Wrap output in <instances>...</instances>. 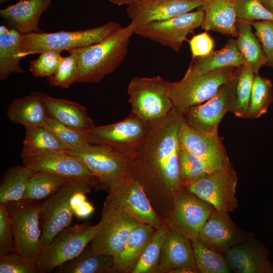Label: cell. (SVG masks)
Listing matches in <instances>:
<instances>
[{
    "mask_svg": "<svg viewBox=\"0 0 273 273\" xmlns=\"http://www.w3.org/2000/svg\"><path fill=\"white\" fill-rule=\"evenodd\" d=\"M68 180L49 172L34 171L28 181L23 200L30 201L46 200Z\"/></svg>",
    "mask_w": 273,
    "mask_h": 273,
    "instance_id": "cell-34",
    "label": "cell"
},
{
    "mask_svg": "<svg viewBox=\"0 0 273 273\" xmlns=\"http://www.w3.org/2000/svg\"><path fill=\"white\" fill-rule=\"evenodd\" d=\"M255 74L246 65L238 68L236 74V103L231 112L236 117L247 118Z\"/></svg>",
    "mask_w": 273,
    "mask_h": 273,
    "instance_id": "cell-39",
    "label": "cell"
},
{
    "mask_svg": "<svg viewBox=\"0 0 273 273\" xmlns=\"http://www.w3.org/2000/svg\"><path fill=\"white\" fill-rule=\"evenodd\" d=\"M240 229L229 212L214 209L200 230L197 239L206 247L223 255L235 245L254 238Z\"/></svg>",
    "mask_w": 273,
    "mask_h": 273,
    "instance_id": "cell-17",
    "label": "cell"
},
{
    "mask_svg": "<svg viewBox=\"0 0 273 273\" xmlns=\"http://www.w3.org/2000/svg\"><path fill=\"white\" fill-rule=\"evenodd\" d=\"M189 44L193 59L207 56L214 47V40L206 32L193 36Z\"/></svg>",
    "mask_w": 273,
    "mask_h": 273,
    "instance_id": "cell-47",
    "label": "cell"
},
{
    "mask_svg": "<svg viewBox=\"0 0 273 273\" xmlns=\"http://www.w3.org/2000/svg\"><path fill=\"white\" fill-rule=\"evenodd\" d=\"M236 273H273V263L266 247L255 237L230 248L224 255Z\"/></svg>",
    "mask_w": 273,
    "mask_h": 273,
    "instance_id": "cell-21",
    "label": "cell"
},
{
    "mask_svg": "<svg viewBox=\"0 0 273 273\" xmlns=\"http://www.w3.org/2000/svg\"><path fill=\"white\" fill-rule=\"evenodd\" d=\"M157 273H198L191 241L169 225Z\"/></svg>",
    "mask_w": 273,
    "mask_h": 273,
    "instance_id": "cell-20",
    "label": "cell"
},
{
    "mask_svg": "<svg viewBox=\"0 0 273 273\" xmlns=\"http://www.w3.org/2000/svg\"><path fill=\"white\" fill-rule=\"evenodd\" d=\"M135 29L131 22L98 43L69 51L77 61V82L97 83L114 72L125 59Z\"/></svg>",
    "mask_w": 273,
    "mask_h": 273,
    "instance_id": "cell-2",
    "label": "cell"
},
{
    "mask_svg": "<svg viewBox=\"0 0 273 273\" xmlns=\"http://www.w3.org/2000/svg\"><path fill=\"white\" fill-rule=\"evenodd\" d=\"M113 265L112 255L100 254L90 245L75 258L54 270L57 273H110Z\"/></svg>",
    "mask_w": 273,
    "mask_h": 273,
    "instance_id": "cell-30",
    "label": "cell"
},
{
    "mask_svg": "<svg viewBox=\"0 0 273 273\" xmlns=\"http://www.w3.org/2000/svg\"><path fill=\"white\" fill-rule=\"evenodd\" d=\"M139 222L117 208L104 205L89 245L97 253L113 256L122 249Z\"/></svg>",
    "mask_w": 273,
    "mask_h": 273,
    "instance_id": "cell-12",
    "label": "cell"
},
{
    "mask_svg": "<svg viewBox=\"0 0 273 273\" xmlns=\"http://www.w3.org/2000/svg\"><path fill=\"white\" fill-rule=\"evenodd\" d=\"M214 208L185 187L174 199L165 221L191 241L198 234Z\"/></svg>",
    "mask_w": 273,
    "mask_h": 273,
    "instance_id": "cell-15",
    "label": "cell"
},
{
    "mask_svg": "<svg viewBox=\"0 0 273 273\" xmlns=\"http://www.w3.org/2000/svg\"><path fill=\"white\" fill-rule=\"evenodd\" d=\"M97 228V224L84 222L63 230L37 256L35 263L39 272H52L77 256L90 243Z\"/></svg>",
    "mask_w": 273,
    "mask_h": 273,
    "instance_id": "cell-7",
    "label": "cell"
},
{
    "mask_svg": "<svg viewBox=\"0 0 273 273\" xmlns=\"http://www.w3.org/2000/svg\"><path fill=\"white\" fill-rule=\"evenodd\" d=\"M43 126L50 130L56 136L66 150H74L89 143L83 132L49 116L46 118Z\"/></svg>",
    "mask_w": 273,
    "mask_h": 273,
    "instance_id": "cell-40",
    "label": "cell"
},
{
    "mask_svg": "<svg viewBox=\"0 0 273 273\" xmlns=\"http://www.w3.org/2000/svg\"><path fill=\"white\" fill-rule=\"evenodd\" d=\"M9 120L25 128L43 126L48 115L42 98V93L30 94L14 100L7 112Z\"/></svg>",
    "mask_w": 273,
    "mask_h": 273,
    "instance_id": "cell-27",
    "label": "cell"
},
{
    "mask_svg": "<svg viewBox=\"0 0 273 273\" xmlns=\"http://www.w3.org/2000/svg\"><path fill=\"white\" fill-rule=\"evenodd\" d=\"M204 18V11L198 8L195 11L136 27L135 34L178 52L187 35L201 26Z\"/></svg>",
    "mask_w": 273,
    "mask_h": 273,
    "instance_id": "cell-14",
    "label": "cell"
},
{
    "mask_svg": "<svg viewBox=\"0 0 273 273\" xmlns=\"http://www.w3.org/2000/svg\"><path fill=\"white\" fill-rule=\"evenodd\" d=\"M237 76L219 88L217 93L205 102L190 107L181 114L184 122L191 127L203 132H218L222 118L232 112L236 103Z\"/></svg>",
    "mask_w": 273,
    "mask_h": 273,
    "instance_id": "cell-13",
    "label": "cell"
},
{
    "mask_svg": "<svg viewBox=\"0 0 273 273\" xmlns=\"http://www.w3.org/2000/svg\"><path fill=\"white\" fill-rule=\"evenodd\" d=\"M108 1L117 6H122L123 5H127L132 0H108Z\"/></svg>",
    "mask_w": 273,
    "mask_h": 273,
    "instance_id": "cell-50",
    "label": "cell"
},
{
    "mask_svg": "<svg viewBox=\"0 0 273 273\" xmlns=\"http://www.w3.org/2000/svg\"><path fill=\"white\" fill-rule=\"evenodd\" d=\"M169 82L159 76L131 79L127 89L130 113L150 123L167 117L174 108L168 93Z\"/></svg>",
    "mask_w": 273,
    "mask_h": 273,
    "instance_id": "cell-6",
    "label": "cell"
},
{
    "mask_svg": "<svg viewBox=\"0 0 273 273\" xmlns=\"http://www.w3.org/2000/svg\"><path fill=\"white\" fill-rule=\"evenodd\" d=\"M261 4L273 13V0H259Z\"/></svg>",
    "mask_w": 273,
    "mask_h": 273,
    "instance_id": "cell-49",
    "label": "cell"
},
{
    "mask_svg": "<svg viewBox=\"0 0 273 273\" xmlns=\"http://www.w3.org/2000/svg\"><path fill=\"white\" fill-rule=\"evenodd\" d=\"M42 98L49 117L81 132L95 126L86 109L80 104L44 93Z\"/></svg>",
    "mask_w": 273,
    "mask_h": 273,
    "instance_id": "cell-25",
    "label": "cell"
},
{
    "mask_svg": "<svg viewBox=\"0 0 273 273\" xmlns=\"http://www.w3.org/2000/svg\"><path fill=\"white\" fill-rule=\"evenodd\" d=\"M23 34L4 25L0 26V80L4 81L13 73L24 72L20 65L19 49Z\"/></svg>",
    "mask_w": 273,
    "mask_h": 273,
    "instance_id": "cell-29",
    "label": "cell"
},
{
    "mask_svg": "<svg viewBox=\"0 0 273 273\" xmlns=\"http://www.w3.org/2000/svg\"><path fill=\"white\" fill-rule=\"evenodd\" d=\"M256 30V35L262 44L266 56V65L273 68V21L249 22Z\"/></svg>",
    "mask_w": 273,
    "mask_h": 273,
    "instance_id": "cell-45",
    "label": "cell"
},
{
    "mask_svg": "<svg viewBox=\"0 0 273 273\" xmlns=\"http://www.w3.org/2000/svg\"><path fill=\"white\" fill-rule=\"evenodd\" d=\"M21 158L23 165L33 172L47 171L68 179L95 176L79 160L66 150Z\"/></svg>",
    "mask_w": 273,
    "mask_h": 273,
    "instance_id": "cell-22",
    "label": "cell"
},
{
    "mask_svg": "<svg viewBox=\"0 0 273 273\" xmlns=\"http://www.w3.org/2000/svg\"><path fill=\"white\" fill-rule=\"evenodd\" d=\"M234 69V67H229L201 74L187 70L181 80L169 82L168 93L174 108L182 113L190 107L205 102L221 86L236 77Z\"/></svg>",
    "mask_w": 273,
    "mask_h": 273,
    "instance_id": "cell-5",
    "label": "cell"
},
{
    "mask_svg": "<svg viewBox=\"0 0 273 273\" xmlns=\"http://www.w3.org/2000/svg\"><path fill=\"white\" fill-rule=\"evenodd\" d=\"M183 122L182 114L174 108L167 117L152 124L142 146L129 157L128 176L141 185L164 221L170 215L174 198L184 188L178 138Z\"/></svg>",
    "mask_w": 273,
    "mask_h": 273,
    "instance_id": "cell-1",
    "label": "cell"
},
{
    "mask_svg": "<svg viewBox=\"0 0 273 273\" xmlns=\"http://www.w3.org/2000/svg\"><path fill=\"white\" fill-rule=\"evenodd\" d=\"M236 26L237 48L245 61V65L252 69L255 74H257L260 68L267 62L262 47L252 32L251 25L249 22L237 19Z\"/></svg>",
    "mask_w": 273,
    "mask_h": 273,
    "instance_id": "cell-31",
    "label": "cell"
},
{
    "mask_svg": "<svg viewBox=\"0 0 273 273\" xmlns=\"http://www.w3.org/2000/svg\"><path fill=\"white\" fill-rule=\"evenodd\" d=\"M104 205L117 208L139 222L158 229L164 221L158 215L141 185L127 176L108 192Z\"/></svg>",
    "mask_w": 273,
    "mask_h": 273,
    "instance_id": "cell-11",
    "label": "cell"
},
{
    "mask_svg": "<svg viewBox=\"0 0 273 273\" xmlns=\"http://www.w3.org/2000/svg\"><path fill=\"white\" fill-rule=\"evenodd\" d=\"M169 225L164 221L146 245L131 273H157L163 243Z\"/></svg>",
    "mask_w": 273,
    "mask_h": 273,
    "instance_id": "cell-36",
    "label": "cell"
},
{
    "mask_svg": "<svg viewBox=\"0 0 273 273\" xmlns=\"http://www.w3.org/2000/svg\"><path fill=\"white\" fill-rule=\"evenodd\" d=\"M178 138L180 145L186 150L215 169H233L218 132L199 131L184 121Z\"/></svg>",
    "mask_w": 273,
    "mask_h": 273,
    "instance_id": "cell-18",
    "label": "cell"
},
{
    "mask_svg": "<svg viewBox=\"0 0 273 273\" xmlns=\"http://www.w3.org/2000/svg\"><path fill=\"white\" fill-rule=\"evenodd\" d=\"M179 169L184 187L217 170L186 150L181 145L179 151Z\"/></svg>",
    "mask_w": 273,
    "mask_h": 273,
    "instance_id": "cell-38",
    "label": "cell"
},
{
    "mask_svg": "<svg viewBox=\"0 0 273 273\" xmlns=\"http://www.w3.org/2000/svg\"><path fill=\"white\" fill-rule=\"evenodd\" d=\"M41 204L23 200L7 204L12 220L14 251L34 263L41 249Z\"/></svg>",
    "mask_w": 273,
    "mask_h": 273,
    "instance_id": "cell-9",
    "label": "cell"
},
{
    "mask_svg": "<svg viewBox=\"0 0 273 273\" xmlns=\"http://www.w3.org/2000/svg\"><path fill=\"white\" fill-rule=\"evenodd\" d=\"M199 8L204 11L203 29L238 36L236 0H205Z\"/></svg>",
    "mask_w": 273,
    "mask_h": 273,
    "instance_id": "cell-26",
    "label": "cell"
},
{
    "mask_svg": "<svg viewBox=\"0 0 273 273\" xmlns=\"http://www.w3.org/2000/svg\"><path fill=\"white\" fill-rule=\"evenodd\" d=\"M77 73L75 56L69 53V55L62 57L56 72L48 78L49 84L52 86L67 88L77 82Z\"/></svg>",
    "mask_w": 273,
    "mask_h": 273,
    "instance_id": "cell-41",
    "label": "cell"
},
{
    "mask_svg": "<svg viewBox=\"0 0 273 273\" xmlns=\"http://www.w3.org/2000/svg\"><path fill=\"white\" fill-rule=\"evenodd\" d=\"M52 0H20L0 10V16L12 28L22 34L41 32L39 27L41 15Z\"/></svg>",
    "mask_w": 273,
    "mask_h": 273,
    "instance_id": "cell-23",
    "label": "cell"
},
{
    "mask_svg": "<svg viewBox=\"0 0 273 273\" xmlns=\"http://www.w3.org/2000/svg\"><path fill=\"white\" fill-rule=\"evenodd\" d=\"M98 185L99 180L96 176L69 179L41 203L39 217L41 249L63 230L71 225L74 215L70 204L72 195L78 191L89 193Z\"/></svg>",
    "mask_w": 273,
    "mask_h": 273,
    "instance_id": "cell-4",
    "label": "cell"
},
{
    "mask_svg": "<svg viewBox=\"0 0 273 273\" xmlns=\"http://www.w3.org/2000/svg\"><path fill=\"white\" fill-rule=\"evenodd\" d=\"M273 100L272 83L270 79L255 74L247 118L256 119L267 112Z\"/></svg>",
    "mask_w": 273,
    "mask_h": 273,
    "instance_id": "cell-37",
    "label": "cell"
},
{
    "mask_svg": "<svg viewBox=\"0 0 273 273\" xmlns=\"http://www.w3.org/2000/svg\"><path fill=\"white\" fill-rule=\"evenodd\" d=\"M238 178L233 169L216 170L185 187L217 210L233 212L238 207Z\"/></svg>",
    "mask_w": 273,
    "mask_h": 273,
    "instance_id": "cell-16",
    "label": "cell"
},
{
    "mask_svg": "<svg viewBox=\"0 0 273 273\" xmlns=\"http://www.w3.org/2000/svg\"><path fill=\"white\" fill-rule=\"evenodd\" d=\"M245 64L237 48L236 40L230 39L222 49L213 51L207 56L196 59L187 71L201 74L226 67L239 68Z\"/></svg>",
    "mask_w": 273,
    "mask_h": 273,
    "instance_id": "cell-28",
    "label": "cell"
},
{
    "mask_svg": "<svg viewBox=\"0 0 273 273\" xmlns=\"http://www.w3.org/2000/svg\"><path fill=\"white\" fill-rule=\"evenodd\" d=\"M205 2V0H132L127 5L126 12L136 28L191 12Z\"/></svg>",
    "mask_w": 273,
    "mask_h": 273,
    "instance_id": "cell-19",
    "label": "cell"
},
{
    "mask_svg": "<svg viewBox=\"0 0 273 273\" xmlns=\"http://www.w3.org/2000/svg\"><path fill=\"white\" fill-rule=\"evenodd\" d=\"M152 124L130 113L119 122L95 126L83 132L90 143L104 145L117 152L131 155L142 146Z\"/></svg>",
    "mask_w": 273,
    "mask_h": 273,
    "instance_id": "cell-10",
    "label": "cell"
},
{
    "mask_svg": "<svg viewBox=\"0 0 273 273\" xmlns=\"http://www.w3.org/2000/svg\"><path fill=\"white\" fill-rule=\"evenodd\" d=\"M236 10L238 19L248 22L273 21V13L259 0H236Z\"/></svg>",
    "mask_w": 273,
    "mask_h": 273,
    "instance_id": "cell-42",
    "label": "cell"
},
{
    "mask_svg": "<svg viewBox=\"0 0 273 273\" xmlns=\"http://www.w3.org/2000/svg\"><path fill=\"white\" fill-rule=\"evenodd\" d=\"M14 250L11 217L7 205L0 203V255Z\"/></svg>",
    "mask_w": 273,
    "mask_h": 273,
    "instance_id": "cell-46",
    "label": "cell"
},
{
    "mask_svg": "<svg viewBox=\"0 0 273 273\" xmlns=\"http://www.w3.org/2000/svg\"><path fill=\"white\" fill-rule=\"evenodd\" d=\"M8 1H9V0H0V3L2 4Z\"/></svg>",
    "mask_w": 273,
    "mask_h": 273,
    "instance_id": "cell-51",
    "label": "cell"
},
{
    "mask_svg": "<svg viewBox=\"0 0 273 273\" xmlns=\"http://www.w3.org/2000/svg\"><path fill=\"white\" fill-rule=\"evenodd\" d=\"M87 194L85 191H78L71 198L70 204L74 215L80 219L87 218L95 210L93 205L86 200Z\"/></svg>",
    "mask_w": 273,
    "mask_h": 273,
    "instance_id": "cell-48",
    "label": "cell"
},
{
    "mask_svg": "<svg viewBox=\"0 0 273 273\" xmlns=\"http://www.w3.org/2000/svg\"><path fill=\"white\" fill-rule=\"evenodd\" d=\"M122 27L116 22L77 31L55 32H30L23 34L20 43L18 57L39 54L45 51L61 53L98 43Z\"/></svg>",
    "mask_w": 273,
    "mask_h": 273,
    "instance_id": "cell-3",
    "label": "cell"
},
{
    "mask_svg": "<svg viewBox=\"0 0 273 273\" xmlns=\"http://www.w3.org/2000/svg\"><path fill=\"white\" fill-rule=\"evenodd\" d=\"M66 151L79 160L108 192L128 175L130 155L90 143Z\"/></svg>",
    "mask_w": 273,
    "mask_h": 273,
    "instance_id": "cell-8",
    "label": "cell"
},
{
    "mask_svg": "<svg viewBox=\"0 0 273 273\" xmlns=\"http://www.w3.org/2000/svg\"><path fill=\"white\" fill-rule=\"evenodd\" d=\"M62 57L59 52H43L30 62L29 71L35 77L49 78L56 72Z\"/></svg>",
    "mask_w": 273,
    "mask_h": 273,
    "instance_id": "cell-43",
    "label": "cell"
},
{
    "mask_svg": "<svg viewBox=\"0 0 273 273\" xmlns=\"http://www.w3.org/2000/svg\"><path fill=\"white\" fill-rule=\"evenodd\" d=\"M153 225L139 222L130 233L124 246L113 255L110 273H131L148 242L155 233Z\"/></svg>",
    "mask_w": 273,
    "mask_h": 273,
    "instance_id": "cell-24",
    "label": "cell"
},
{
    "mask_svg": "<svg viewBox=\"0 0 273 273\" xmlns=\"http://www.w3.org/2000/svg\"><path fill=\"white\" fill-rule=\"evenodd\" d=\"M192 242L198 273H230L224 255L206 247L197 239Z\"/></svg>",
    "mask_w": 273,
    "mask_h": 273,
    "instance_id": "cell-35",
    "label": "cell"
},
{
    "mask_svg": "<svg viewBox=\"0 0 273 273\" xmlns=\"http://www.w3.org/2000/svg\"><path fill=\"white\" fill-rule=\"evenodd\" d=\"M33 171L23 165L10 167L0 185V203L23 200L28 181Z\"/></svg>",
    "mask_w": 273,
    "mask_h": 273,
    "instance_id": "cell-33",
    "label": "cell"
},
{
    "mask_svg": "<svg viewBox=\"0 0 273 273\" xmlns=\"http://www.w3.org/2000/svg\"><path fill=\"white\" fill-rule=\"evenodd\" d=\"M1 273H39L35 263L14 250L0 255Z\"/></svg>",
    "mask_w": 273,
    "mask_h": 273,
    "instance_id": "cell-44",
    "label": "cell"
},
{
    "mask_svg": "<svg viewBox=\"0 0 273 273\" xmlns=\"http://www.w3.org/2000/svg\"><path fill=\"white\" fill-rule=\"evenodd\" d=\"M21 157H29L65 150L56 136L44 126L25 128Z\"/></svg>",
    "mask_w": 273,
    "mask_h": 273,
    "instance_id": "cell-32",
    "label": "cell"
}]
</instances>
